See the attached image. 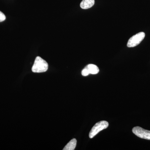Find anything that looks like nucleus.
<instances>
[{
    "label": "nucleus",
    "mask_w": 150,
    "mask_h": 150,
    "mask_svg": "<svg viewBox=\"0 0 150 150\" xmlns=\"http://www.w3.org/2000/svg\"><path fill=\"white\" fill-rule=\"evenodd\" d=\"M6 19V17L4 14L0 11V22L4 21Z\"/></svg>",
    "instance_id": "9"
},
{
    "label": "nucleus",
    "mask_w": 150,
    "mask_h": 150,
    "mask_svg": "<svg viewBox=\"0 0 150 150\" xmlns=\"http://www.w3.org/2000/svg\"><path fill=\"white\" fill-rule=\"evenodd\" d=\"M94 4V0H83L81 3L80 6L82 9H87L92 7Z\"/></svg>",
    "instance_id": "5"
},
{
    "label": "nucleus",
    "mask_w": 150,
    "mask_h": 150,
    "mask_svg": "<svg viewBox=\"0 0 150 150\" xmlns=\"http://www.w3.org/2000/svg\"><path fill=\"white\" fill-rule=\"evenodd\" d=\"M77 141L75 139H73L69 142L63 149L64 150H74L76 146Z\"/></svg>",
    "instance_id": "7"
},
{
    "label": "nucleus",
    "mask_w": 150,
    "mask_h": 150,
    "mask_svg": "<svg viewBox=\"0 0 150 150\" xmlns=\"http://www.w3.org/2000/svg\"><path fill=\"white\" fill-rule=\"evenodd\" d=\"M48 67L47 62L41 57L37 56L35 58L34 64L33 66L32 71L34 73L45 72L48 70Z\"/></svg>",
    "instance_id": "1"
},
{
    "label": "nucleus",
    "mask_w": 150,
    "mask_h": 150,
    "mask_svg": "<svg viewBox=\"0 0 150 150\" xmlns=\"http://www.w3.org/2000/svg\"><path fill=\"white\" fill-rule=\"evenodd\" d=\"M132 132L137 137L141 139L150 140V131L139 127L136 126L132 129Z\"/></svg>",
    "instance_id": "4"
},
{
    "label": "nucleus",
    "mask_w": 150,
    "mask_h": 150,
    "mask_svg": "<svg viewBox=\"0 0 150 150\" xmlns=\"http://www.w3.org/2000/svg\"><path fill=\"white\" fill-rule=\"evenodd\" d=\"M108 125L109 124L106 121H103L98 122L92 128L91 131L90 132L89 134V138L92 139L100 131L107 129Z\"/></svg>",
    "instance_id": "2"
},
{
    "label": "nucleus",
    "mask_w": 150,
    "mask_h": 150,
    "mask_svg": "<svg viewBox=\"0 0 150 150\" xmlns=\"http://www.w3.org/2000/svg\"><path fill=\"white\" fill-rule=\"evenodd\" d=\"M88 70L90 74H96L99 72V70L96 65L94 64H88L85 67Z\"/></svg>",
    "instance_id": "6"
},
{
    "label": "nucleus",
    "mask_w": 150,
    "mask_h": 150,
    "mask_svg": "<svg viewBox=\"0 0 150 150\" xmlns=\"http://www.w3.org/2000/svg\"><path fill=\"white\" fill-rule=\"evenodd\" d=\"M81 74L83 76H88V75L90 73L88 71V70L87 69L85 68V69H83L82 70V71Z\"/></svg>",
    "instance_id": "8"
},
{
    "label": "nucleus",
    "mask_w": 150,
    "mask_h": 150,
    "mask_svg": "<svg viewBox=\"0 0 150 150\" xmlns=\"http://www.w3.org/2000/svg\"><path fill=\"white\" fill-rule=\"evenodd\" d=\"M145 33L143 32H140L131 37L128 41L127 46L129 48L138 46L144 40Z\"/></svg>",
    "instance_id": "3"
}]
</instances>
